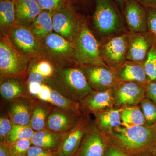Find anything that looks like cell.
Instances as JSON below:
<instances>
[{"label": "cell", "instance_id": "cell-1", "mask_svg": "<svg viewBox=\"0 0 156 156\" xmlns=\"http://www.w3.org/2000/svg\"><path fill=\"white\" fill-rule=\"evenodd\" d=\"M111 142L130 156L149 151L156 136V123L153 125L114 128L107 135Z\"/></svg>", "mask_w": 156, "mask_h": 156}, {"label": "cell", "instance_id": "cell-2", "mask_svg": "<svg viewBox=\"0 0 156 156\" xmlns=\"http://www.w3.org/2000/svg\"><path fill=\"white\" fill-rule=\"evenodd\" d=\"M48 79L51 87L79 103L94 91L79 67L58 69Z\"/></svg>", "mask_w": 156, "mask_h": 156}, {"label": "cell", "instance_id": "cell-3", "mask_svg": "<svg viewBox=\"0 0 156 156\" xmlns=\"http://www.w3.org/2000/svg\"><path fill=\"white\" fill-rule=\"evenodd\" d=\"M72 42L74 59L76 65L81 66L96 65L107 66L100 57L99 41L95 37L84 16H82L80 19Z\"/></svg>", "mask_w": 156, "mask_h": 156}, {"label": "cell", "instance_id": "cell-4", "mask_svg": "<svg viewBox=\"0 0 156 156\" xmlns=\"http://www.w3.org/2000/svg\"><path fill=\"white\" fill-rule=\"evenodd\" d=\"M95 2L92 22L99 35L103 37L128 31L122 13L113 0Z\"/></svg>", "mask_w": 156, "mask_h": 156}, {"label": "cell", "instance_id": "cell-5", "mask_svg": "<svg viewBox=\"0 0 156 156\" xmlns=\"http://www.w3.org/2000/svg\"><path fill=\"white\" fill-rule=\"evenodd\" d=\"M30 59L19 51L9 35L2 34L0 42V73L2 79L21 76L26 71Z\"/></svg>", "mask_w": 156, "mask_h": 156}, {"label": "cell", "instance_id": "cell-6", "mask_svg": "<svg viewBox=\"0 0 156 156\" xmlns=\"http://www.w3.org/2000/svg\"><path fill=\"white\" fill-rule=\"evenodd\" d=\"M127 32L101 37L99 53L102 61L114 70L127 60L128 40Z\"/></svg>", "mask_w": 156, "mask_h": 156}, {"label": "cell", "instance_id": "cell-7", "mask_svg": "<svg viewBox=\"0 0 156 156\" xmlns=\"http://www.w3.org/2000/svg\"><path fill=\"white\" fill-rule=\"evenodd\" d=\"M41 53L43 58L50 59V62L53 61L57 64L68 62L76 64L73 42L56 33L50 34L42 44Z\"/></svg>", "mask_w": 156, "mask_h": 156}, {"label": "cell", "instance_id": "cell-8", "mask_svg": "<svg viewBox=\"0 0 156 156\" xmlns=\"http://www.w3.org/2000/svg\"><path fill=\"white\" fill-rule=\"evenodd\" d=\"M29 92L31 95L40 100L46 101L59 108L62 110L81 115L79 102L71 100L50 85L33 83L28 84Z\"/></svg>", "mask_w": 156, "mask_h": 156}, {"label": "cell", "instance_id": "cell-9", "mask_svg": "<svg viewBox=\"0 0 156 156\" xmlns=\"http://www.w3.org/2000/svg\"><path fill=\"white\" fill-rule=\"evenodd\" d=\"M145 86L134 82H117L111 88L115 107L139 105L146 97Z\"/></svg>", "mask_w": 156, "mask_h": 156}, {"label": "cell", "instance_id": "cell-10", "mask_svg": "<svg viewBox=\"0 0 156 156\" xmlns=\"http://www.w3.org/2000/svg\"><path fill=\"white\" fill-rule=\"evenodd\" d=\"M8 35L17 49L30 59L43 57L41 45L28 27L15 24L9 29Z\"/></svg>", "mask_w": 156, "mask_h": 156}, {"label": "cell", "instance_id": "cell-11", "mask_svg": "<svg viewBox=\"0 0 156 156\" xmlns=\"http://www.w3.org/2000/svg\"><path fill=\"white\" fill-rule=\"evenodd\" d=\"M109 141L95 122L91 123L74 156H104Z\"/></svg>", "mask_w": 156, "mask_h": 156}, {"label": "cell", "instance_id": "cell-12", "mask_svg": "<svg viewBox=\"0 0 156 156\" xmlns=\"http://www.w3.org/2000/svg\"><path fill=\"white\" fill-rule=\"evenodd\" d=\"M128 51L127 60L144 62L156 37L149 31H127Z\"/></svg>", "mask_w": 156, "mask_h": 156}, {"label": "cell", "instance_id": "cell-13", "mask_svg": "<svg viewBox=\"0 0 156 156\" xmlns=\"http://www.w3.org/2000/svg\"><path fill=\"white\" fill-rule=\"evenodd\" d=\"M94 91L111 89L118 82L114 70L105 66L89 65L79 66Z\"/></svg>", "mask_w": 156, "mask_h": 156}, {"label": "cell", "instance_id": "cell-14", "mask_svg": "<svg viewBox=\"0 0 156 156\" xmlns=\"http://www.w3.org/2000/svg\"><path fill=\"white\" fill-rule=\"evenodd\" d=\"M82 16L75 12L71 5L54 12L53 16V31L73 42Z\"/></svg>", "mask_w": 156, "mask_h": 156}, {"label": "cell", "instance_id": "cell-15", "mask_svg": "<svg viewBox=\"0 0 156 156\" xmlns=\"http://www.w3.org/2000/svg\"><path fill=\"white\" fill-rule=\"evenodd\" d=\"M127 30L147 31V9L136 0H125L122 12Z\"/></svg>", "mask_w": 156, "mask_h": 156}, {"label": "cell", "instance_id": "cell-16", "mask_svg": "<svg viewBox=\"0 0 156 156\" xmlns=\"http://www.w3.org/2000/svg\"><path fill=\"white\" fill-rule=\"evenodd\" d=\"M90 123L89 118L82 117L79 122L64 135L56 156H74Z\"/></svg>", "mask_w": 156, "mask_h": 156}, {"label": "cell", "instance_id": "cell-17", "mask_svg": "<svg viewBox=\"0 0 156 156\" xmlns=\"http://www.w3.org/2000/svg\"><path fill=\"white\" fill-rule=\"evenodd\" d=\"M114 70L118 82L146 85L150 81L144 70V62L126 60Z\"/></svg>", "mask_w": 156, "mask_h": 156}, {"label": "cell", "instance_id": "cell-18", "mask_svg": "<svg viewBox=\"0 0 156 156\" xmlns=\"http://www.w3.org/2000/svg\"><path fill=\"white\" fill-rule=\"evenodd\" d=\"M81 109L97 113L109 108L114 107L111 89L94 91L80 102Z\"/></svg>", "mask_w": 156, "mask_h": 156}, {"label": "cell", "instance_id": "cell-19", "mask_svg": "<svg viewBox=\"0 0 156 156\" xmlns=\"http://www.w3.org/2000/svg\"><path fill=\"white\" fill-rule=\"evenodd\" d=\"M82 117V115L75 114L65 111H57L49 115L46 126L50 131L62 134L63 132L71 130Z\"/></svg>", "mask_w": 156, "mask_h": 156}, {"label": "cell", "instance_id": "cell-20", "mask_svg": "<svg viewBox=\"0 0 156 156\" xmlns=\"http://www.w3.org/2000/svg\"><path fill=\"white\" fill-rule=\"evenodd\" d=\"M15 11L17 24L28 27L43 10L37 0H16Z\"/></svg>", "mask_w": 156, "mask_h": 156}, {"label": "cell", "instance_id": "cell-21", "mask_svg": "<svg viewBox=\"0 0 156 156\" xmlns=\"http://www.w3.org/2000/svg\"><path fill=\"white\" fill-rule=\"evenodd\" d=\"M54 12L43 10L28 27L41 45L53 33V16Z\"/></svg>", "mask_w": 156, "mask_h": 156}, {"label": "cell", "instance_id": "cell-22", "mask_svg": "<svg viewBox=\"0 0 156 156\" xmlns=\"http://www.w3.org/2000/svg\"><path fill=\"white\" fill-rule=\"evenodd\" d=\"M122 108H109L95 114V123L101 131L106 135L114 128L122 126Z\"/></svg>", "mask_w": 156, "mask_h": 156}, {"label": "cell", "instance_id": "cell-23", "mask_svg": "<svg viewBox=\"0 0 156 156\" xmlns=\"http://www.w3.org/2000/svg\"><path fill=\"white\" fill-rule=\"evenodd\" d=\"M41 58H34L31 62L29 72L28 84L43 83L45 80L51 77L54 74V68L51 62L47 59L40 60Z\"/></svg>", "mask_w": 156, "mask_h": 156}, {"label": "cell", "instance_id": "cell-24", "mask_svg": "<svg viewBox=\"0 0 156 156\" xmlns=\"http://www.w3.org/2000/svg\"><path fill=\"white\" fill-rule=\"evenodd\" d=\"M64 135L46 130L35 131L31 139L32 145L57 152Z\"/></svg>", "mask_w": 156, "mask_h": 156}, {"label": "cell", "instance_id": "cell-25", "mask_svg": "<svg viewBox=\"0 0 156 156\" xmlns=\"http://www.w3.org/2000/svg\"><path fill=\"white\" fill-rule=\"evenodd\" d=\"M121 112L122 125L126 127L147 125L140 105H125Z\"/></svg>", "mask_w": 156, "mask_h": 156}, {"label": "cell", "instance_id": "cell-26", "mask_svg": "<svg viewBox=\"0 0 156 156\" xmlns=\"http://www.w3.org/2000/svg\"><path fill=\"white\" fill-rule=\"evenodd\" d=\"M16 0H2L0 2V25L1 29H9L17 24L15 17Z\"/></svg>", "mask_w": 156, "mask_h": 156}, {"label": "cell", "instance_id": "cell-27", "mask_svg": "<svg viewBox=\"0 0 156 156\" xmlns=\"http://www.w3.org/2000/svg\"><path fill=\"white\" fill-rule=\"evenodd\" d=\"M10 118L13 124L22 126H28L30 124V109L27 105L23 102L14 104L10 108Z\"/></svg>", "mask_w": 156, "mask_h": 156}, {"label": "cell", "instance_id": "cell-28", "mask_svg": "<svg viewBox=\"0 0 156 156\" xmlns=\"http://www.w3.org/2000/svg\"><path fill=\"white\" fill-rule=\"evenodd\" d=\"M34 132L30 126L13 124L11 132L3 142L10 144L20 139L31 140Z\"/></svg>", "mask_w": 156, "mask_h": 156}, {"label": "cell", "instance_id": "cell-29", "mask_svg": "<svg viewBox=\"0 0 156 156\" xmlns=\"http://www.w3.org/2000/svg\"><path fill=\"white\" fill-rule=\"evenodd\" d=\"M0 92L2 96L5 99H13L22 95L23 87L16 80L9 79L1 84Z\"/></svg>", "mask_w": 156, "mask_h": 156}, {"label": "cell", "instance_id": "cell-30", "mask_svg": "<svg viewBox=\"0 0 156 156\" xmlns=\"http://www.w3.org/2000/svg\"><path fill=\"white\" fill-rule=\"evenodd\" d=\"M144 70L150 81L156 83V42L152 46L144 62Z\"/></svg>", "mask_w": 156, "mask_h": 156}, {"label": "cell", "instance_id": "cell-31", "mask_svg": "<svg viewBox=\"0 0 156 156\" xmlns=\"http://www.w3.org/2000/svg\"><path fill=\"white\" fill-rule=\"evenodd\" d=\"M47 112L42 106L37 107L34 110L30 122V127L34 131L43 130L47 124Z\"/></svg>", "mask_w": 156, "mask_h": 156}, {"label": "cell", "instance_id": "cell-32", "mask_svg": "<svg viewBox=\"0 0 156 156\" xmlns=\"http://www.w3.org/2000/svg\"><path fill=\"white\" fill-rule=\"evenodd\" d=\"M147 125L156 123V104L146 97L140 104Z\"/></svg>", "mask_w": 156, "mask_h": 156}, {"label": "cell", "instance_id": "cell-33", "mask_svg": "<svg viewBox=\"0 0 156 156\" xmlns=\"http://www.w3.org/2000/svg\"><path fill=\"white\" fill-rule=\"evenodd\" d=\"M42 10L56 12L71 5L70 0H37Z\"/></svg>", "mask_w": 156, "mask_h": 156}, {"label": "cell", "instance_id": "cell-34", "mask_svg": "<svg viewBox=\"0 0 156 156\" xmlns=\"http://www.w3.org/2000/svg\"><path fill=\"white\" fill-rule=\"evenodd\" d=\"M8 145L11 156H25L32 143L31 140L20 139Z\"/></svg>", "mask_w": 156, "mask_h": 156}, {"label": "cell", "instance_id": "cell-35", "mask_svg": "<svg viewBox=\"0 0 156 156\" xmlns=\"http://www.w3.org/2000/svg\"><path fill=\"white\" fill-rule=\"evenodd\" d=\"M25 156H56V152L32 145L28 149Z\"/></svg>", "mask_w": 156, "mask_h": 156}, {"label": "cell", "instance_id": "cell-36", "mask_svg": "<svg viewBox=\"0 0 156 156\" xmlns=\"http://www.w3.org/2000/svg\"><path fill=\"white\" fill-rule=\"evenodd\" d=\"M13 124L5 117L0 119V137L1 142H4L12 129Z\"/></svg>", "mask_w": 156, "mask_h": 156}, {"label": "cell", "instance_id": "cell-37", "mask_svg": "<svg viewBox=\"0 0 156 156\" xmlns=\"http://www.w3.org/2000/svg\"><path fill=\"white\" fill-rule=\"evenodd\" d=\"M147 9V31L156 37V9L150 8Z\"/></svg>", "mask_w": 156, "mask_h": 156}, {"label": "cell", "instance_id": "cell-38", "mask_svg": "<svg viewBox=\"0 0 156 156\" xmlns=\"http://www.w3.org/2000/svg\"><path fill=\"white\" fill-rule=\"evenodd\" d=\"M104 156H130L122 150L119 147H117L110 141H109L108 144L105 152Z\"/></svg>", "mask_w": 156, "mask_h": 156}, {"label": "cell", "instance_id": "cell-39", "mask_svg": "<svg viewBox=\"0 0 156 156\" xmlns=\"http://www.w3.org/2000/svg\"><path fill=\"white\" fill-rule=\"evenodd\" d=\"M146 97L156 104V83L149 81L146 85Z\"/></svg>", "mask_w": 156, "mask_h": 156}, {"label": "cell", "instance_id": "cell-40", "mask_svg": "<svg viewBox=\"0 0 156 156\" xmlns=\"http://www.w3.org/2000/svg\"><path fill=\"white\" fill-rule=\"evenodd\" d=\"M146 9H156V0H136Z\"/></svg>", "mask_w": 156, "mask_h": 156}, {"label": "cell", "instance_id": "cell-41", "mask_svg": "<svg viewBox=\"0 0 156 156\" xmlns=\"http://www.w3.org/2000/svg\"><path fill=\"white\" fill-rule=\"evenodd\" d=\"M0 156H11L9 145L5 142H1Z\"/></svg>", "mask_w": 156, "mask_h": 156}, {"label": "cell", "instance_id": "cell-42", "mask_svg": "<svg viewBox=\"0 0 156 156\" xmlns=\"http://www.w3.org/2000/svg\"><path fill=\"white\" fill-rule=\"evenodd\" d=\"M122 13L125 6V0H113Z\"/></svg>", "mask_w": 156, "mask_h": 156}, {"label": "cell", "instance_id": "cell-43", "mask_svg": "<svg viewBox=\"0 0 156 156\" xmlns=\"http://www.w3.org/2000/svg\"><path fill=\"white\" fill-rule=\"evenodd\" d=\"M149 151L153 155L156 156V142H154L153 143L150 147Z\"/></svg>", "mask_w": 156, "mask_h": 156}, {"label": "cell", "instance_id": "cell-44", "mask_svg": "<svg viewBox=\"0 0 156 156\" xmlns=\"http://www.w3.org/2000/svg\"><path fill=\"white\" fill-rule=\"evenodd\" d=\"M136 156H155L152 154L149 151H147L144 152L143 153L138 155Z\"/></svg>", "mask_w": 156, "mask_h": 156}, {"label": "cell", "instance_id": "cell-45", "mask_svg": "<svg viewBox=\"0 0 156 156\" xmlns=\"http://www.w3.org/2000/svg\"><path fill=\"white\" fill-rule=\"evenodd\" d=\"M81 2L83 3L84 5H88L90 2L91 0H79Z\"/></svg>", "mask_w": 156, "mask_h": 156}, {"label": "cell", "instance_id": "cell-46", "mask_svg": "<svg viewBox=\"0 0 156 156\" xmlns=\"http://www.w3.org/2000/svg\"><path fill=\"white\" fill-rule=\"evenodd\" d=\"M154 142H156V136H155V137L154 140Z\"/></svg>", "mask_w": 156, "mask_h": 156}, {"label": "cell", "instance_id": "cell-47", "mask_svg": "<svg viewBox=\"0 0 156 156\" xmlns=\"http://www.w3.org/2000/svg\"><path fill=\"white\" fill-rule=\"evenodd\" d=\"M1 1H2V0H1Z\"/></svg>", "mask_w": 156, "mask_h": 156}]
</instances>
